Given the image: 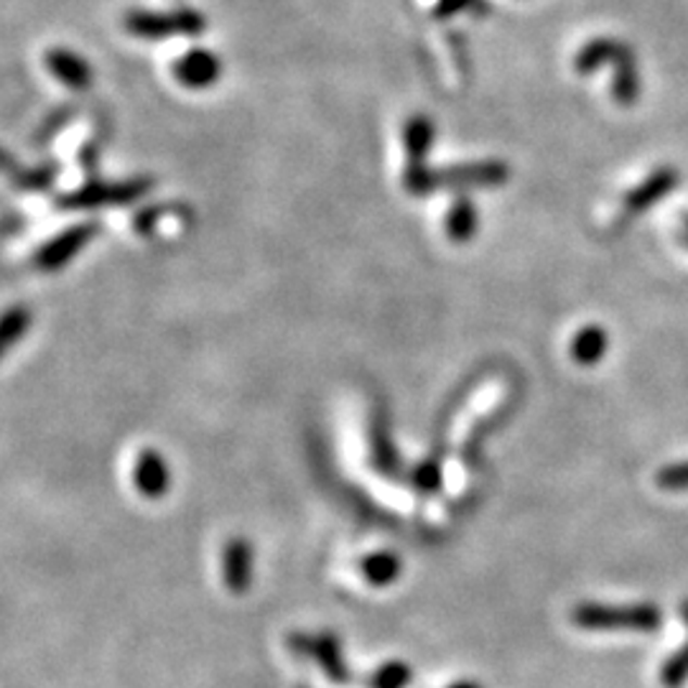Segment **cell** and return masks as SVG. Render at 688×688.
<instances>
[{"mask_svg": "<svg viewBox=\"0 0 688 688\" xmlns=\"http://www.w3.org/2000/svg\"><path fill=\"white\" fill-rule=\"evenodd\" d=\"M289 650L302 658L304 663L314 665L332 686H342L349 680V663L344 658L342 640L329 629H317V633H291Z\"/></svg>", "mask_w": 688, "mask_h": 688, "instance_id": "6da1fadb", "label": "cell"}, {"mask_svg": "<svg viewBox=\"0 0 688 688\" xmlns=\"http://www.w3.org/2000/svg\"><path fill=\"white\" fill-rule=\"evenodd\" d=\"M571 620L579 629L610 633V629H633V633H653L661 625V612L655 607H604L579 604L571 612Z\"/></svg>", "mask_w": 688, "mask_h": 688, "instance_id": "7a4b0ae2", "label": "cell"}, {"mask_svg": "<svg viewBox=\"0 0 688 688\" xmlns=\"http://www.w3.org/2000/svg\"><path fill=\"white\" fill-rule=\"evenodd\" d=\"M217 576L232 599L247 597L255 582V546L247 536H230L217 551Z\"/></svg>", "mask_w": 688, "mask_h": 688, "instance_id": "3957f363", "label": "cell"}, {"mask_svg": "<svg viewBox=\"0 0 688 688\" xmlns=\"http://www.w3.org/2000/svg\"><path fill=\"white\" fill-rule=\"evenodd\" d=\"M174 485L171 467L166 457L156 449H141L136 454L133 467H130V487L145 502H158L168 497Z\"/></svg>", "mask_w": 688, "mask_h": 688, "instance_id": "277c9868", "label": "cell"}, {"mask_svg": "<svg viewBox=\"0 0 688 688\" xmlns=\"http://www.w3.org/2000/svg\"><path fill=\"white\" fill-rule=\"evenodd\" d=\"M353 571L365 589L385 591L404 579L406 561L393 548H375V551H365L357 556L353 561Z\"/></svg>", "mask_w": 688, "mask_h": 688, "instance_id": "5b68a950", "label": "cell"}, {"mask_svg": "<svg viewBox=\"0 0 688 688\" xmlns=\"http://www.w3.org/2000/svg\"><path fill=\"white\" fill-rule=\"evenodd\" d=\"M678 171L671 166H661L655 168L650 177L642 181V184H638L625 196V202H622V212H620V222H629L633 217L642 215V212L653 207V204H658L663 200L665 194L673 192V189L678 187Z\"/></svg>", "mask_w": 688, "mask_h": 688, "instance_id": "8992f818", "label": "cell"}, {"mask_svg": "<svg viewBox=\"0 0 688 688\" xmlns=\"http://www.w3.org/2000/svg\"><path fill=\"white\" fill-rule=\"evenodd\" d=\"M202 16H196L192 11L164 13V16H161V13H133V16L128 18L130 31L151 36V39L174 31V28H181V31H202Z\"/></svg>", "mask_w": 688, "mask_h": 688, "instance_id": "52a82bcc", "label": "cell"}, {"mask_svg": "<svg viewBox=\"0 0 688 688\" xmlns=\"http://www.w3.org/2000/svg\"><path fill=\"white\" fill-rule=\"evenodd\" d=\"M219 69H222V64H219L217 56L207 49L187 51L177 62V67H174L179 82L184 87H192V90H204V87L215 85Z\"/></svg>", "mask_w": 688, "mask_h": 688, "instance_id": "ba28073f", "label": "cell"}, {"mask_svg": "<svg viewBox=\"0 0 688 688\" xmlns=\"http://www.w3.org/2000/svg\"><path fill=\"white\" fill-rule=\"evenodd\" d=\"M629 54H633V51H629L625 43L614 39H595L579 51V56H576V69L587 75V72H595L602 67V64H620L622 60H627Z\"/></svg>", "mask_w": 688, "mask_h": 688, "instance_id": "9c48e42d", "label": "cell"}, {"mask_svg": "<svg viewBox=\"0 0 688 688\" xmlns=\"http://www.w3.org/2000/svg\"><path fill=\"white\" fill-rule=\"evenodd\" d=\"M47 64H49V69L54 72V77L60 79V82L75 87V90H85V87L90 85L92 72H90V67H87V62L79 60L77 54H72V51H67V49L49 51Z\"/></svg>", "mask_w": 688, "mask_h": 688, "instance_id": "30bf717a", "label": "cell"}, {"mask_svg": "<svg viewBox=\"0 0 688 688\" xmlns=\"http://www.w3.org/2000/svg\"><path fill=\"white\" fill-rule=\"evenodd\" d=\"M365 684L368 688H408L413 684V668L400 658H387L368 673Z\"/></svg>", "mask_w": 688, "mask_h": 688, "instance_id": "8fae6325", "label": "cell"}, {"mask_svg": "<svg viewBox=\"0 0 688 688\" xmlns=\"http://www.w3.org/2000/svg\"><path fill=\"white\" fill-rule=\"evenodd\" d=\"M607 353V334L602 327H584L579 334L574 336L571 344V355L579 365H597Z\"/></svg>", "mask_w": 688, "mask_h": 688, "instance_id": "7c38bea8", "label": "cell"}, {"mask_svg": "<svg viewBox=\"0 0 688 688\" xmlns=\"http://www.w3.org/2000/svg\"><path fill=\"white\" fill-rule=\"evenodd\" d=\"M614 82H612V94L620 105H635L640 98V77L638 67H635V54H629L627 60H622L620 64H614Z\"/></svg>", "mask_w": 688, "mask_h": 688, "instance_id": "4fadbf2b", "label": "cell"}, {"mask_svg": "<svg viewBox=\"0 0 688 688\" xmlns=\"http://www.w3.org/2000/svg\"><path fill=\"white\" fill-rule=\"evenodd\" d=\"M451 219H449V232L454 238H470L472 232H474V227H477V212H474V207L472 204H459L457 209L451 212L449 215Z\"/></svg>", "mask_w": 688, "mask_h": 688, "instance_id": "5bb4252c", "label": "cell"}, {"mask_svg": "<svg viewBox=\"0 0 688 688\" xmlns=\"http://www.w3.org/2000/svg\"><path fill=\"white\" fill-rule=\"evenodd\" d=\"M655 480H658V487L673 489V493H680V489H688V462L665 467V470L658 472Z\"/></svg>", "mask_w": 688, "mask_h": 688, "instance_id": "9a60e30c", "label": "cell"}, {"mask_svg": "<svg viewBox=\"0 0 688 688\" xmlns=\"http://www.w3.org/2000/svg\"><path fill=\"white\" fill-rule=\"evenodd\" d=\"M472 3L474 0H438L436 13L444 18V16H451V13L467 9V5H472Z\"/></svg>", "mask_w": 688, "mask_h": 688, "instance_id": "2e32d148", "label": "cell"}, {"mask_svg": "<svg viewBox=\"0 0 688 688\" xmlns=\"http://www.w3.org/2000/svg\"><path fill=\"white\" fill-rule=\"evenodd\" d=\"M444 688H485V686H482L480 680L464 676V678H454V680H449V684H446Z\"/></svg>", "mask_w": 688, "mask_h": 688, "instance_id": "e0dca14e", "label": "cell"}, {"mask_svg": "<svg viewBox=\"0 0 688 688\" xmlns=\"http://www.w3.org/2000/svg\"><path fill=\"white\" fill-rule=\"evenodd\" d=\"M680 243L688 247V215H684V222H680Z\"/></svg>", "mask_w": 688, "mask_h": 688, "instance_id": "ac0fdd59", "label": "cell"}]
</instances>
